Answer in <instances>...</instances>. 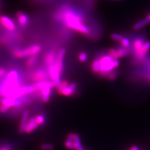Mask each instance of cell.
<instances>
[{
  "label": "cell",
  "mask_w": 150,
  "mask_h": 150,
  "mask_svg": "<svg viewBox=\"0 0 150 150\" xmlns=\"http://www.w3.org/2000/svg\"><path fill=\"white\" fill-rule=\"evenodd\" d=\"M98 64L97 74L100 77L110 81H114L119 75L118 59L113 58L108 51L102 52L96 56Z\"/></svg>",
  "instance_id": "obj_2"
},
{
  "label": "cell",
  "mask_w": 150,
  "mask_h": 150,
  "mask_svg": "<svg viewBox=\"0 0 150 150\" xmlns=\"http://www.w3.org/2000/svg\"><path fill=\"white\" fill-rule=\"evenodd\" d=\"M107 51L112 57L117 59L126 57L131 54L129 48L123 47L120 45H118L114 48L109 49Z\"/></svg>",
  "instance_id": "obj_6"
},
{
  "label": "cell",
  "mask_w": 150,
  "mask_h": 150,
  "mask_svg": "<svg viewBox=\"0 0 150 150\" xmlns=\"http://www.w3.org/2000/svg\"><path fill=\"white\" fill-rule=\"evenodd\" d=\"M77 88V85L75 83H71L64 90L58 92L59 95L64 96L70 97L72 96L75 93Z\"/></svg>",
  "instance_id": "obj_13"
},
{
  "label": "cell",
  "mask_w": 150,
  "mask_h": 150,
  "mask_svg": "<svg viewBox=\"0 0 150 150\" xmlns=\"http://www.w3.org/2000/svg\"><path fill=\"white\" fill-rule=\"evenodd\" d=\"M52 88H51L50 87H45L40 90V97L42 101L44 103H47L50 101L51 95Z\"/></svg>",
  "instance_id": "obj_14"
},
{
  "label": "cell",
  "mask_w": 150,
  "mask_h": 150,
  "mask_svg": "<svg viewBox=\"0 0 150 150\" xmlns=\"http://www.w3.org/2000/svg\"><path fill=\"white\" fill-rule=\"evenodd\" d=\"M54 17L57 20L62 22L66 27L72 30L87 36L92 35L91 29L85 25L83 15L69 7H63L56 13Z\"/></svg>",
  "instance_id": "obj_1"
},
{
  "label": "cell",
  "mask_w": 150,
  "mask_h": 150,
  "mask_svg": "<svg viewBox=\"0 0 150 150\" xmlns=\"http://www.w3.org/2000/svg\"><path fill=\"white\" fill-rule=\"evenodd\" d=\"M0 150H12V147L10 146H5L3 147H1L0 148Z\"/></svg>",
  "instance_id": "obj_30"
},
{
  "label": "cell",
  "mask_w": 150,
  "mask_h": 150,
  "mask_svg": "<svg viewBox=\"0 0 150 150\" xmlns=\"http://www.w3.org/2000/svg\"><path fill=\"white\" fill-rule=\"evenodd\" d=\"M87 59V54L85 52H81L79 55V59L82 62H86Z\"/></svg>",
  "instance_id": "obj_25"
},
{
  "label": "cell",
  "mask_w": 150,
  "mask_h": 150,
  "mask_svg": "<svg viewBox=\"0 0 150 150\" xmlns=\"http://www.w3.org/2000/svg\"><path fill=\"white\" fill-rule=\"evenodd\" d=\"M147 17L149 18V19H150V12H149V13H148V14H147Z\"/></svg>",
  "instance_id": "obj_32"
},
{
  "label": "cell",
  "mask_w": 150,
  "mask_h": 150,
  "mask_svg": "<svg viewBox=\"0 0 150 150\" xmlns=\"http://www.w3.org/2000/svg\"><path fill=\"white\" fill-rule=\"evenodd\" d=\"M120 45L125 48H129L131 46V40L127 36H125L123 39L120 42Z\"/></svg>",
  "instance_id": "obj_22"
},
{
  "label": "cell",
  "mask_w": 150,
  "mask_h": 150,
  "mask_svg": "<svg viewBox=\"0 0 150 150\" xmlns=\"http://www.w3.org/2000/svg\"><path fill=\"white\" fill-rule=\"evenodd\" d=\"M132 66L134 69L129 74V79L135 82L150 83V54H147L139 64Z\"/></svg>",
  "instance_id": "obj_3"
},
{
  "label": "cell",
  "mask_w": 150,
  "mask_h": 150,
  "mask_svg": "<svg viewBox=\"0 0 150 150\" xmlns=\"http://www.w3.org/2000/svg\"><path fill=\"white\" fill-rule=\"evenodd\" d=\"M129 150H139V148H138V147L137 146H132Z\"/></svg>",
  "instance_id": "obj_31"
},
{
  "label": "cell",
  "mask_w": 150,
  "mask_h": 150,
  "mask_svg": "<svg viewBox=\"0 0 150 150\" xmlns=\"http://www.w3.org/2000/svg\"><path fill=\"white\" fill-rule=\"evenodd\" d=\"M36 121L38 123V125H43L45 121V118L44 117V116L42 115H38L36 117Z\"/></svg>",
  "instance_id": "obj_26"
},
{
  "label": "cell",
  "mask_w": 150,
  "mask_h": 150,
  "mask_svg": "<svg viewBox=\"0 0 150 150\" xmlns=\"http://www.w3.org/2000/svg\"><path fill=\"white\" fill-rule=\"evenodd\" d=\"M57 54L55 51H49L48 52H47L45 54L43 57L44 63L48 67L50 66L52 64H54L57 59Z\"/></svg>",
  "instance_id": "obj_10"
},
{
  "label": "cell",
  "mask_w": 150,
  "mask_h": 150,
  "mask_svg": "<svg viewBox=\"0 0 150 150\" xmlns=\"http://www.w3.org/2000/svg\"><path fill=\"white\" fill-rule=\"evenodd\" d=\"M74 144H75V147H76V150H83V149L82 147V146L81 142L80 136L77 134H75V135H74Z\"/></svg>",
  "instance_id": "obj_21"
},
{
  "label": "cell",
  "mask_w": 150,
  "mask_h": 150,
  "mask_svg": "<svg viewBox=\"0 0 150 150\" xmlns=\"http://www.w3.org/2000/svg\"></svg>",
  "instance_id": "obj_33"
},
{
  "label": "cell",
  "mask_w": 150,
  "mask_h": 150,
  "mask_svg": "<svg viewBox=\"0 0 150 150\" xmlns=\"http://www.w3.org/2000/svg\"><path fill=\"white\" fill-rule=\"evenodd\" d=\"M16 18L19 25L22 27L27 26L30 21L29 17L22 11H18L16 13Z\"/></svg>",
  "instance_id": "obj_11"
},
{
  "label": "cell",
  "mask_w": 150,
  "mask_h": 150,
  "mask_svg": "<svg viewBox=\"0 0 150 150\" xmlns=\"http://www.w3.org/2000/svg\"><path fill=\"white\" fill-rule=\"evenodd\" d=\"M10 108L4 105H0V112L5 113L9 110Z\"/></svg>",
  "instance_id": "obj_29"
},
{
  "label": "cell",
  "mask_w": 150,
  "mask_h": 150,
  "mask_svg": "<svg viewBox=\"0 0 150 150\" xmlns=\"http://www.w3.org/2000/svg\"><path fill=\"white\" fill-rule=\"evenodd\" d=\"M39 125L36 121V118L35 117H31L28 120L27 125L26 127L25 132L27 134H30L33 132L36 129H37Z\"/></svg>",
  "instance_id": "obj_17"
},
{
  "label": "cell",
  "mask_w": 150,
  "mask_h": 150,
  "mask_svg": "<svg viewBox=\"0 0 150 150\" xmlns=\"http://www.w3.org/2000/svg\"><path fill=\"white\" fill-rule=\"evenodd\" d=\"M69 85V81L66 80H64L61 81V84L59 85V87L57 88L58 92L61 91L62 90H64L66 87H67V86Z\"/></svg>",
  "instance_id": "obj_24"
},
{
  "label": "cell",
  "mask_w": 150,
  "mask_h": 150,
  "mask_svg": "<svg viewBox=\"0 0 150 150\" xmlns=\"http://www.w3.org/2000/svg\"><path fill=\"white\" fill-rule=\"evenodd\" d=\"M21 99L15 98L12 97H4L0 100V105H4L8 108L21 106L22 105Z\"/></svg>",
  "instance_id": "obj_8"
},
{
  "label": "cell",
  "mask_w": 150,
  "mask_h": 150,
  "mask_svg": "<svg viewBox=\"0 0 150 150\" xmlns=\"http://www.w3.org/2000/svg\"><path fill=\"white\" fill-rule=\"evenodd\" d=\"M7 73V70L5 68L0 67V79H2Z\"/></svg>",
  "instance_id": "obj_28"
},
{
  "label": "cell",
  "mask_w": 150,
  "mask_h": 150,
  "mask_svg": "<svg viewBox=\"0 0 150 150\" xmlns=\"http://www.w3.org/2000/svg\"><path fill=\"white\" fill-rule=\"evenodd\" d=\"M28 116H29V111L27 110L25 111L23 113L21 121L19 126V132L21 134L25 132L26 127L28 120Z\"/></svg>",
  "instance_id": "obj_16"
},
{
  "label": "cell",
  "mask_w": 150,
  "mask_h": 150,
  "mask_svg": "<svg viewBox=\"0 0 150 150\" xmlns=\"http://www.w3.org/2000/svg\"><path fill=\"white\" fill-rule=\"evenodd\" d=\"M41 149L42 150H52L54 149V146L50 144H43L41 146Z\"/></svg>",
  "instance_id": "obj_27"
},
{
  "label": "cell",
  "mask_w": 150,
  "mask_h": 150,
  "mask_svg": "<svg viewBox=\"0 0 150 150\" xmlns=\"http://www.w3.org/2000/svg\"><path fill=\"white\" fill-rule=\"evenodd\" d=\"M0 23L7 30L13 31L16 30V27L14 22L7 16H0Z\"/></svg>",
  "instance_id": "obj_9"
},
{
  "label": "cell",
  "mask_w": 150,
  "mask_h": 150,
  "mask_svg": "<svg viewBox=\"0 0 150 150\" xmlns=\"http://www.w3.org/2000/svg\"><path fill=\"white\" fill-rule=\"evenodd\" d=\"M29 78L33 82H38L43 81H46L48 78V72L41 69H38L35 71H31L28 74Z\"/></svg>",
  "instance_id": "obj_7"
},
{
  "label": "cell",
  "mask_w": 150,
  "mask_h": 150,
  "mask_svg": "<svg viewBox=\"0 0 150 150\" xmlns=\"http://www.w3.org/2000/svg\"><path fill=\"white\" fill-rule=\"evenodd\" d=\"M150 22V20L149 18L147 16H146L142 20H139L138 22H136L133 25V29L136 31L139 30L143 28L146 26H147Z\"/></svg>",
  "instance_id": "obj_19"
},
{
  "label": "cell",
  "mask_w": 150,
  "mask_h": 150,
  "mask_svg": "<svg viewBox=\"0 0 150 150\" xmlns=\"http://www.w3.org/2000/svg\"><path fill=\"white\" fill-rule=\"evenodd\" d=\"M124 37H125L124 35L118 33H113L111 35V38L113 40H114L117 42H120L123 39Z\"/></svg>",
  "instance_id": "obj_23"
},
{
  "label": "cell",
  "mask_w": 150,
  "mask_h": 150,
  "mask_svg": "<svg viewBox=\"0 0 150 150\" xmlns=\"http://www.w3.org/2000/svg\"><path fill=\"white\" fill-rule=\"evenodd\" d=\"M66 54V50L64 48H62L60 50L59 52L57 54V59L55 62V64L57 65L58 68L59 69L60 71L62 73L64 69V56Z\"/></svg>",
  "instance_id": "obj_12"
},
{
  "label": "cell",
  "mask_w": 150,
  "mask_h": 150,
  "mask_svg": "<svg viewBox=\"0 0 150 150\" xmlns=\"http://www.w3.org/2000/svg\"><path fill=\"white\" fill-rule=\"evenodd\" d=\"M75 134L70 133L67 135V139L64 143L65 147L70 150H76V147H75L74 142V138Z\"/></svg>",
  "instance_id": "obj_20"
},
{
  "label": "cell",
  "mask_w": 150,
  "mask_h": 150,
  "mask_svg": "<svg viewBox=\"0 0 150 150\" xmlns=\"http://www.w3.org/2000/svg\"><path fill=\"white\" fill-rule=\"evenodd\" d=\"M38 54H34L30 56L27 59L25 66L27 70H30L32 69L38 62Z\"/></svg>",
  "instance_id": "obj_18"
},
{
  "label": "cell",
  "mask_w": 150,
  "mask_h": 150,
  "mask_svg": "<svg viewBox=\"0 0 150 150\" xmlns=\"http://www.w3.org/2000/svg\"><path fill=\"white\" fill-rule=\"evenodd\" d=\"M32 86L33 87L34 92L39 91L42 88H43V87H50L51 88L54 87L53 82L52 81L47 80L36 82V83H35V84H34L33 86Z\"/></svg>",
  "instance_id": "obj_15"
},
{
  "label": "cell",
  "mask_w": 150,
  "mask_h": 150,
  "mask_svg": "<svg viewBox=\"0 0 150 150\" xmlns=\"http://www.w3.org/2000/svg\"><path fill=\"white\" fill-rule=\"evenodd\" d=\"M42 50L39 45H33L24 49L14 48L12 51V55L17 59H23L31 55L38 54Z\"/></svg>",
  "instance_id": "obj_4"
},
{
  "label": "cell",
  "mask_w": 150,
  "mask_h": 150,
  "mask_svg": "<svg viewBox=\"0 0 150 150\" xmlns=\"http://www.w3.org/2000/svg\"><path fill=\"white\" fill-rule=\"evenodd\" d=\"M48 74L54 87L57 89L61 82V77L62 73L60 71L57 65L54 64L48 67Z\"/></svg>",
  "instance_id": "obj_5"
}]
</instances>
